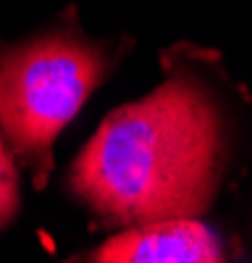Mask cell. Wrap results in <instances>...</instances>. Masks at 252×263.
<instances>
[{
	"label": "cell",
	"mask_w": 252,
	"mask_h": 263,
	"mask_svg": "<svg viewBox=\"0 0 252 263\" xmlns=\"http://www.w3.org/2000/svg\"><path fill=\"white\" fill-rule=\"evenodd\" d=\"M97 263H221L228 250L216 229L200 218H163L123 227L87 253Z\"/></svg>",
	"instance_id": "3"
},
{
	"label": "cell",
	"mask_w": 252,
	"mask_h": 263,
	"mask_svg": "<svg viewBox=\"0 0 252 263\" xmlns=\"http://www.w3.org/2000/svg\"><path fill=\"white\" fill-rule=\"evenodd\" d=\"M126 45L90 37L76 11L66 8L45 29L0 48V126L34 190L53 171L60 129L116 71Z\"/></svg>",
	"instance_id": "2"
},
{
	"label": "cell",
	"mask_w": 252,
	"mask_h": 263,
	"mask_svg": "<svg viewBox=\"0 0 252 263\" xmlns=\"http://www.w3.org/2000/svg\"><path fill=\"white\" fill-rule=\"evenodd\" d=\"M21 205V190H18V166L8 147V140L0 126V229H6Z\"/></svg>",
	"instance_id": "4"
},
{
	"label": "cell",
	"mask_w": 252,
	"mask_h": 263,
	"mask_svg": "<svg viewBox=\"0 0 252 263\" xmlns=\"http://www.w3.org/2000/svg\"><path fill=\"white\" fill-rule=\"evenodd\" d=\"M163 82L102 119L66 187L102 227L200 218L223 187L239 98L218 55L195 45L163 53Z\"/></svg>",
	"instance_id": "1"
}]
</instances>
